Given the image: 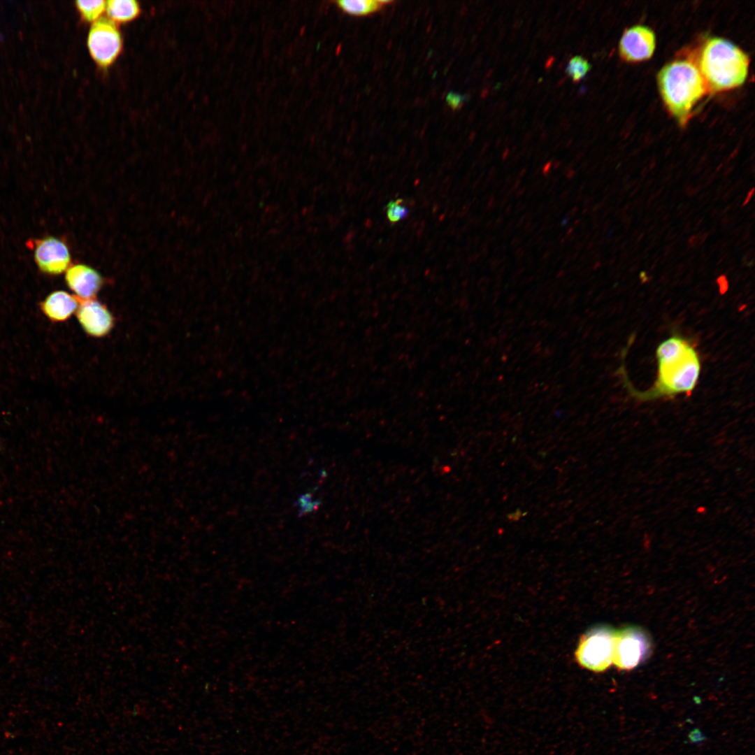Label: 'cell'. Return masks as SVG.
<instances>
[{"instance_id": "cell-1", "label": "cell", "mask_w": 755, "mask_h": 755, "mask_svg": "<svg viewBox=\"0 0 755 755\" xmlns=\"http://www.w3.org/2000/svg\"><path fill=\"white\" fill-rule=\"evenodd\" d=\"M658 368L654 384L647 391H638L626 384L632 395L641 401L671 397L680 394L690 395L700 373L698 353L682 336L673 335L657 347Z\"/></svg>"}, {"instance_id": "cell-2", "label": "cell", "mask_w": 755, "mask_h": 755, "mask_svg": "<svg viewBox=\"0 0 755 755\" xmlns=\"http://www.w3.org/2000/svg\"><path fill=\"white\" fill-rule=\"evenodd\" d=\"M662 100L681 125L688 122L693 106L708 91L696 64L688 59L668 63L657 76Z\"/></svg>"}, {"instance_id": "cell-3", "label": "cell", "mask_w": 755, "mask_h": 755, "mask_svg": "<svg viewBox=\"0 0 755 755\" xmlns=\"http://www.w3.org/2000/svg\"><path fill=\"white\" fill-rule=\"evenodd\" d=\"M748 55L731 41L719 37L707 40L701 48L699 71L707 90L714 92L742 85L748 74Z\"/></svg>"}, {"instance_id": "cell-4", "label": "cell", "mask_w": 755, "mask_h": 755, "mask_svg": "<svg viewBox=\"0 0 755 755\" xmlns=\"http://www.w3.org/2000/svg\"><path fill=\"white\" fill-rule=\"evenodd\" d=\"M615 631L610 627L592 628L580 640L576 650V659L584 668L594 672H603L612 664Z\"/></svg>"}, {"instance_id": "cell-5", "label": "cell", "mask_w": 755, "mask_h": 755, "mask_svg": "<svg viewBox=\"0 0 755 755\" xmlns=\"http://www.w3.org/2000/svg\"><path fill=\"white\" fill-rule=\"evenodd\" d=\"M87 47L94 61L101 67L110 66L122 48V39L115 22L101 17L93 22L87 36Z\"/></svg>"}, {"instance_id": "cell-6", "label": "cell", "mask_w": 755, "mask_h": 755, "mask_svg": "<svg viewBox=\"0 0 755 755\" xmlns=\"http://www.w3.org/2000/svg\"><path fill=\"white\" fill-rule=\"evenodd\" d=\"M651 642L647 634L638 627H626L615 631L612 664L622 670H629L648 656Z\"/></svg>"}, {"instance_id": "cell-7", "label": "cell", "mask_w": 755, "mask_h": 755, "mask_svg": "<svg viewBox=\"0 0 755 755\" xmlns=\"http://www.w3.org/2000/svg\"><path fill=\"white\" fill-rule=\"evenodd\" d=\"M655 48L654 32L648 27L635 25L624 32L619 44V52L626 62H639L651 58Z\"/></svg>"}, {"instance_id": "cell-8", "label": "cell", "mask_w": 755, "mask_h": 755, "mask_svg": "<svg viewBox=\"0 0 755 755\" xmlns=\"http://www.w3.org/2000/svg\"><path fill=\"white\" fill-rule=\"evenodd\" d=\"M34 249L35 261L39 269L45 273L60 274L70 264L71 256L67 246L55 237L37 240Z\"/></svg>"}, {"instance_id": "cell-9", "label": "cell", "mask_w": 755, "mask_h": 755, "mask_svg": "<svg viewBox=\"0 0 755 755\" xmlns=\"http://www.w3.org/2000/svg\"><path fill=\"white\" fill-rule=\"evenodd\" d=\"M77 317L83 330L90 336L108 335L114 326V318L108 308L95 299L84 300L77 310Z\"/></svg>"}, {"instance_id": "cell-10", "label": "cell", "mask_w": 755, "mask_h": 755, "mask_svg": "<svg viewBox=\"0 0 755 755\" xmlns=\"http://www.w3.org/2000/svg\"><path fill=\"white\" fill-rule=\"evenodd\" d=\"M65 279L69 287L82 300L94 299L103 284L102 276L96 270L83 264L70 267Z\"/></svg>"}, {"instance_id": "cell-11", "label": "cell", "mask_w": 755, "mask_h": 755, "mask_svg": "<svg viewBox=\"0 0 755 755\" xmlns=\"http://www.w3.org/2000/svg\"><path fill=\"white\" fill-rule=\"evenodd\" d=\"M80 299L64 291L51 293L41 303L45 315L54 322L67 320L78 308Z\"/></svg>"}, {"instance_id": "cell-12", "label": "cell", "mask_w": 755, "mask_h": 755, "mask_svg": "<svg viewBox=\"0 0 755 755\" xmlns=\"http://www.w3.org/2000/svg\"><path fill=\"white\" fill-rule=\"evenodd\" d=\"M108 17L114 22L124 23L138 16L141 9L138 1L134 0H110L106 1Z\"/></svg>"}, {"instance_id": "cell-13", "label": "cell", "mask_w": 755, "mask_h": 755, "mask_svg": "<svg viewBox=\"0 0 755 755\" xmlns=\"http://www.w3.org/2000/svg\"><path fill=\"white\" fill-rule=\"evenodd\" d=\"M338 6L347 13L353 15H366L379 10L383 3L373 0H340Z\"/></svg>"}, {"instance_id": "cell-14", "label": "cell", "mask_w": 755, "mask_h": 755, "mask_svg": "<svg viewBox=\"0 0 755 755\" xmlns=\"http://www.w3.org/2000/svg\"><path fill=\"white\" fill-rule=\"evenodd\" d=\"M76 6L81 17L89 22H94L106 8L105 1H77Z\"/></svg>"}, {"instance_id": "cell-15", "label": "cell", "mask_w": 755, "mask_h": 755, "mask_svg": "<svg viewBox=\"0 0 755 755\" xmlns=\"http://www.w3.org/2000/svg\"><path fill=\"white\" fill-rule=\"evenodd\" d=\"M589 62L582 56H575L568 62L566 73L575 82L582 80L591 69Z\"/></svg>"}, {"instance_id": "cell-16", "label": "cell", "mask_w": 755, "mask_h": 755, "mask_svg": "<svg viewBox=\"0 0 755 755\" xmlns=\"http://www.w3.org/2000/svg\"><path fill=\"white\" fill-rule=\"evenodd\" d=\"M403 202V199H398L387 205V217L391 224H394L408 215L409 208Z\"/></svg>"}, {"instance_id": "cell-17", "label": "cell", "mask_w": 755, "mask_h": 755, "mask_svg": "<svg viewBox=\"0 0 755 755\" xmlns=\"http://www.w3.org/2000/svg\"><path fill=\"white\" fill-rule=\"evenodd\" d=\"M297 505L300 507V515H305L312 512L319 503L318 501L312 502L310 494L306 493L299 498Z\"/></svg>"}, {"instance_id": "cell-18", "label": "cell", "mask_w": 755, "mask_h": 755, "mask_svg": "<svg viewBox=\"0 0 755 755\" xmlns=\"http://www.w3.org/2000/svg\"><path fill=\"white\" fill-rule=\"evenodd\" d=\"M465 100V96L451 92L447 94L446 101L452 109L459 108Z\"/></svg>"}, {"instance_id": "cell-19", "label": "cell", "mask_w": 755, "mask_h": 755, "mask_svg": "<svg viewBox=\"0 0 755 755\" xmlns=\"http://www.w3.org/2000/svg\"><path fill=\"white\" fill-rule=\"evenodd\" d=\"M742 263L747 266L754 265V251L753 248L748 250L745 254Z\"/></svg>"}, {"instance_id": "cell-20", "label": "cell", "mask_w": 755, "mask_h": 755, "mask_svg": "<svg viewBox=\"0 0 755 755\" xmlns=\"http://www.w3.org/2000/svg\"><path fill=\"white\" fill-rule=\"evenodd\" d=\"M689 738L693 742H696L704 740V736L698 729H695L689 735Z\"/></svg>"}, {"instance_id": "cell-21", "label": "cell", "mask_w": 755, "mask_h": 755, "mask_svg": "<svg viewBox=\"0 0 755 755\" xmlns=\"http://www.w3.org/2000/svg\"><path fill=\"white\" fill-rule=\"evenodd\" d=\"M754 194V188L752 187L747 194L745 199H744L742 206H745L751 201Z\"/></svg>"}, {"instance_id": "cell-22", "label": "cell", "mask_w": 755, "mask_h": 755, "mask_svg": "<svg viewBox=\"0 0 755 755\" xmlns=\"http://www.w3.org/2000/svg\"><path fill=\"white\" fill-rule=\"evenodd\" d=\"M689 206V203H682L677 208V216H680L682 213L686 212L688 210Z\"/></svg>"}, {"instance_id": "cell-23", "label": "cell", "mask_w": 755, "mask_h": 755, "mask_svg": "<svg viewBox=\"0 0 755 755\" xmlns=\"http://www.w3.org/2000/svg\"><path fill=\"white\" fill-rule=\"evenodd\" d=\"M688 243H689V247H691L698 246V239L697 234L696 235H692L691 236H690V238L688 240Z\"/></svg>"}, {"instance_id": "cell-24", "label": "cell", "mask_w": 755, "mask_h": 755, "mask_svg": "<svg viewBox=\"0 0 755 755\" xmlns=\"http://www.w3.org/2000/svg\"><path fill=\"white\" fill-rule=\"evenodd\" d=\"M676 235H677V232H676L675 228L670 229V230L668 231V232L667 233L666 240L667 241L671 240H673V239H674L675 238Z\"/></svg>"}, {"instance_id": "cell-25", "label": "cell", "mask_w": 755, "mask_h": 755, "mask_svg": "<svg viewBox=\"0 0 755 755\" xmlns=\"http://www.w3.org/2000/svg\"><path fill=\"white\" fill-rule=\"evenodd\" d=\"M721 213V210H720V209H719V208H714V209H713V210H712V212H711V217H717V216H718V215H720Z\"/></svg>"}, {"instance_id": "cell-26", "label": "cell", "mask_w": 755, "mask_h": 755, "mask_svg": "<svg viewBox=\"0 0 755 755\" xmlns=\"http://www.w3.org/2000/svg\"><path fill=\"white\" fill-rule=\"evenodd\" d=\"M742 226L738 227V228L735 229L733 231L732 234L733 236H738L742 233Z\"/></svg>"}, {"instance_id": "cell-27", "label": "cell", "mask_w": 755, "mask_h": 755, "mask_svg": "<svg viewBox=\"0 0 755 755\" xmlns=\"http://www.w3.org/2000/svg\"><path fill=\"white\" fill-rule=\"evenodd\" d=\"M691 224L690 222L685 224L684 226V228H683V233L689 232L690 231V229H691Z\"/></svg>"}, {"instance_id": "cell-28", "label": "cell", "mask_w": 755, "mask_h": 755, "mask_svg": "<svg viewBox=\"0 0 755 755\" xmlns=\"http://www.w3.org/2000/svg\"><path fill=\"white\" fill-rule=\"evenodd\" d=\"M703 217H702V218H700V219H699V220H698V221L697 222V223H696V226H695V228H694V230H695V231H696V230H697V229H698V228H699V227H700V226H701V224H703Z\"/></svg>"}, {"instance_id": "cell-29", "label": "cell", "mask_w": 755, "mask_h": 755, "mask_svg": "<svg viewBox=\"0 0 755 755\" xmlns=\"http://www.w3.org/2000/svg\"><path fill=\"white\" fill-rule=\"evenodd\" d=\"M672 178V175H671L670 174H668L667 175H666V176H665V177H664V178H663V180H662V182H663V183H666V182H669V181L670 180V178Z\"/></svg>"}, {"instance_id": "cell-30", "label": "cell", "mask_w": 755, "mask_h": 755, "mask_svg": "<svg viewBox=\"0 0 755 755\" xmlns=\"http://www.w3.org/2000/svg\"><path fill=\"white\" fill-rule=\"evenodd\" d=\"M731 168H732V167H731ZM728 168V169H726V171H724V173H723V175H724V177H726V176H728V175H729V174H730V173H731V171H733V168Z\"/></svg>"}, {"instance_id": "cell-31", "label": "cell", "mask_w": 755, "mask_h": 755, "mask_svg": "<svg viewBox=\"0 0 755 755\" xmlns=\"http://www.w3.org/2000/svg\"><path fill=\"white\" fill-rule=\"evenodd\" d=\"M628 257H629V253H628V252H627V251H626V252H623V253H622V258H623V259H627V258H628Z\"/></svg>"}, {"instance_id": "cell-32", "label": "cell", "mask_w": 755, "mask_h": 755, "mask_svg": "<svg viewBox=\"0 0 755 755\" xmlns=\"http://www.w3.org/2000/svg\"><path fill=\"white\" fill-rule=\"evenodd\" d=\"M653 181H654V179H653V178L649 179V180H648L647 181L646 184H645V185H646V186H647V187H648V186H650V185H651L652 184Z\"/></svg>"}, {"instance_id": "cell-33", "label": "cell", "mask_w": 755, "mask_h": 755, "mask_svg": "<svg viewBox=\"0 0 755 755\" xmlns=\"http://www.w3.org/2000/svg\"><path fill=\"white\" fill-rule=\"evenodd\" d=\"M650 220H651V218H650V217H645V219L643 220L642 222H643V223H644L645 224H648V223L649 222V221H650Z\"/></svg>"}]
</instances>
